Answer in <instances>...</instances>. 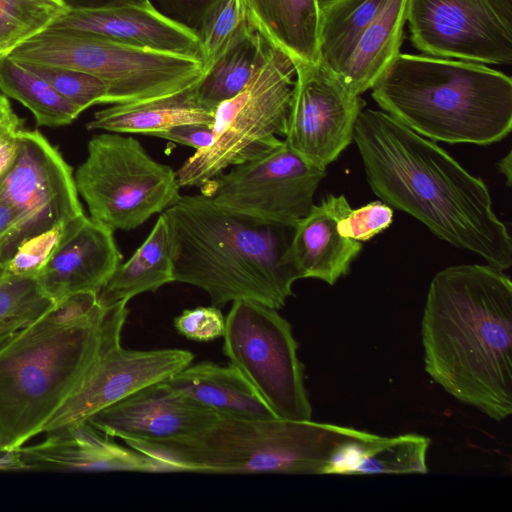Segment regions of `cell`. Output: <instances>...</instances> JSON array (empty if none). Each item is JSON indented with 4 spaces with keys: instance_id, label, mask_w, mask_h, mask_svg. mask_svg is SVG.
<instances>
[{
    "instance_id": "cell-1",
    "label": "cell",
    "mask_w": 512,
    "mask_h": 512,
    "mask_svg": "<svg viewBox=\"0 0 512 512\" xmlns=\"http://www.w3.org/2000/svg\"><path fill=\"white\" fill-rule=\"evenodd\" d=\"M353 141L367 182L387 205L422 222L449 244L504 271L512 265V239L492 209L486 184L434 141L389 114L363 109Z\"/></svg>"
},
{
    "instance_id": "cell-2",
    "label": "cell",
    "mask_w": 512,
    "mask_h": 512,
    "mask_svg": "<svg viewBox=\"0 0 512 512\" xmlns=\"http://www.w3.org/2000/svg\"><path fill=\"white\" fill-rule=\"evenodd\" d=\"M424 369L459 402L495 421L512 412V282L490 265L462 264L429 285Z\"/></svg>"
},
{
    "instance_id": "cell-3",
    "label": "cell",
    "mask_w": 512,
    "mask_h": 512,
    "mask_svg": "<svg viewBox=\"0 0 512 512\" xmlns=\"http://www.w3.org/2000/svg\"><path fill=\"white\" fill-rule=\"evenodd\" d=\"M129 309L99 304L97 294L54 305L0 353V451L43 433L98 357L120 344Z\"/></svg>"
},
{
    "instance_id": "cell-4",
    "label": "cell",
    "mask_w": 512,
    "mask_h": 512,
    "mask_svg": "<svg viewBox=\"0 0 512 512\" xmlns=\"http://www.w3.org/2000/svg\"><path fill=\"white\" fill-rule=\"evenodd\" d=\"M173 242L174 280L204 290L213 306L253 300L280 309L299 279L290 245L296 224L267 220L184 195L163 211Z\"/></svg>"
},
{
    "instance_id": "cell-5",
    "label": "cell",
    "mask_w": 512,
    "mask_h": 512,
    "mask_svg": "<svg viewBox=\"0 0 512 512\" xmlns=\"http://www.w3.org/2000/svg\"><path fill=\"white\" fill-rule=\"evenodd\" d=\"M371 89L385 113L432 141L488 145L512 129V80L481 63L399 53Z\"/></svg>"
},
{
    "instance_id": "cell-6",
    "label": "cell",
    "mask_w": 512,
    "mask_h": 512,
    "mask_svg": "<svg viewBox=\"0 0 512 512\" xmlns=\"http://www.w3.org/2000/svg\"><path fill=\"white\" fill-rule=\"evenodd\" d=\"M367 434L312 420L218 417L182 437L125 443L158 458L171 472L332 474L343 445Z\"/></svg>"
},
{
    "instance_id": "cell-7",
    "label": "cell",
    "mask_w": 512,
    "mask_h": 512,
    "mask_svg": "<svg viewBox=\"0 0 512 512\" xmlns=\"http://www.w3.org/2000/svg\"><path fill=\"white\" fill-rule=\"evenodd\" d=\"M8 56L89 73L107 85L110 104L165 97L195 86L205 74L203 62L196 58L71 30L45 29Z\"/></svg>"
},
{
    "instance_id": "cell-8",
    "label": "cell",
    "mask_w": 512,
    "mask_h": 512,
    "mask_svg": "<svg viewBox=\"0 0 512 512\" xmlns=\"http://www.w3.org/2000/svg\"><path fill=\"white\" fill-rule=\"evenodd\" d=\"M295 76V61L269 43L246 86L215 109L213 140L176 171L179 186L200 187L227 168L280 144L286 134Z\"/></svg>"
},
{
    "instance_id": "cell-9",
    "label": "cell",
    "mask_w": 512,
    "mask_h": 512,
    "mask_svg": "<svg viewBox=\"0 0 512 512\" xmlns=\"http://www.w3.org/2000/svg\"><path fill=\"white\" fill-rule=\"evenodd\" d=\"M75 173L90 218L112 231L132 230L181 197L176 172L155 161L132 136L105 132L91 137Z\"/></svg>"
},
{
    "instance_id": "cell-10",
    "label": "cell",
    "mask_w": 512,
    "mask_h": 512,
    "mask_svg": "<svg viewBox=\"0 0 512 512\" xmlns=\"http://www.w3.org/2000/svg\"><path fill=\"white\" fill-rule=\"evenodd\" d=\"M223 338L225 356L277 418L312 420L298 343L277 309L253 300L232 302Z\"/></svg>"
},
{
    "instance_id": "cell-11",
    "label": "cell",
    "mask_w": 512,
    "mask_h": 512,
    "mask_svg": "<svg viewBox=\"0 0 512 512\" xmlns=\"http://www.w3.org/2000/svg\"><path fill=\"white\" fill-rule=\"evenodd\" d=\"M325 176V168L308 162L283 139L265 154L230 167L200 188L229 209L296 224L311 210Z\"/></svg>"
},
{
    "instance_id": "cell-12",
    "label": "cell",
    "mask_w": 512,
    "mask_h": 512,
    "mask_svg": "<svg viewBox=\"0 0 512 512\" xmlns=\"http://www.w3.org/2000/svg\"><path fill=\"white\" fill-rule=\"evenodd\" d=\"M414 47L481 64L512 62V0H408Z\"/></svg>"
},
{
    "instance_id": "cell-13",
    "label": "cell",
    "mask_w": 512,
    "mask_h": 512,
    "mask_svg": "<svg viewBox=\"0 0 512 512\" xmlns=\"http://www.w3.org/2000/svg\"><path fill=\"white\" fill-rule=\"evenodd\" d=\"M364 107L362 98L319 62L296 63L284 140L308 162L326 169L353 141Z\"/></svg>"
},
{
    "instance_id": "cell-14",
    "label": "cell",
    "mask_w": 512,
    "mask_h": 512,
    "mask_svg": "<svg viewBox=\"0 0 512 512\" xmlns=\"http://www.w3.org/2000/svg\"><path fill=\"white\" fill-rule=\"evenodd\" d=\"M18 157L0 181V199L18 213L24 239L84 214L72 170L37 130H20Z\"/></svg>"
},
{
    "instance_id": "cell-15",
    "label": "cell",
    "mask_w": 512,
    "mask_h": 512,
    "mask_svg": "<svg viewBox=\"0 0 512 512\" xmlns=\"http://www.w3.org/2000/svg\"><path fill=\"white\" fill-rule=\"evenodd\" d=\"M193 359L194 355L184 349L129 350L121 343L114 345L98 357L80 386L47 422L43 433L86 422L133 392L173 376Z\"/></svg>"
},
{
    "instance_id": "cell-16",
    "label": "cell",
    "mask_w": 512,
    "mask_h": 512,
    "mask_svg": "<svg viewBox=\"0 0 512 512\" xmlns=\"http://www.w3.org/2000/svg\"><path fill=\"white\" fill-rule=\"evenodd\" d=\"M218 417L162 380L100 410L87 422L124 442L164 441L194 433Z\"/></svg>"
},
{
    "instance_id": "cell-17",
    "label": "cell",
    "mask_w": 512,
    "mask_h": 512,
    "mask_svg": "<svg viewBox=\"0 0 512 512\" xmlns=\"http://www.w3.org/2000/svg\"><path fill=\"white\" fill-rule=\"evenodd\" d=\"M113 232L85 214L65 223L37 277L42 292L55 304L78 293L98 294L122 260Z\"/></svg>"
},
{
    "instance_id": "cell-18",
    "label": "cell",
    "mask_w": 512,
    "mask_h": 512,
    "mask_svg": "<svg viewBox=\"0 0 512 512\" xmlns=\"http://www.w3.org/2000/svg\"><path fill=\"white\" fill-rule=\"evenodd\" d=\"M47 29L88 33L129 46L192 57L203 62L197 31L164 15L152 4L69 10Z\"/></svg>"
},
{
    "instance_id": "cell-19",
    "label": "cell",
    "mask_w": 512,
    "mask_h": 512,
    "mask_svg": "<svg viewBox=\"0 0 512 512\" xmlns=\"http://www.w3.org/2000/svg\"><path fill=\"white\" fill-rule=\"evenodd\" d=\"M46 434L43 441L18 449L27 470L171 472L158 458L119 445L87 421Z\"/></svg>"
},
{
    "instance_id": "cell-20",
    "label": "cell",
    "mask_w": 512,
    "mask_h": 512,
    "mask_svg": "<svg viewBox=\"0 0 512 512\" xmlns=\"http://www.w3.org/2000/svg\"><path fill=\"white\" fill-rule=\"evenodd\" d=\"M351 209L344 195L325 196L296 223L290 245L292 263L301 278L335 284L348 274L362 243L340 235L337 224Z\"/></svg>"
},
{
    "instance_id": "cell-21",
    "label": "cell",
    "mask_w": 512,
    "mask_h": 512,
    "mask_svg": "<svg viewBox=\"0 0 512 512\" xmlns=\"http://www.w3.org/2000/svg\"><path fill=\"white\" fill-rule=\"evenodd\" d=\"M165 381L171 388L219 417L277 418L251 383L231 363H191Z\"/></svg>"
},
{
    "instance_id": "cell-22",
    "label": "cell",
    "mask_w": 512,
    "mask_h": 512,
    "mask_svg": "<svg viewBox=\"0 0 512 512\" xmlns=\"http://www.w3.org/2000/svg\"><path fill=\"white\" fill-rule=\"evenodd\" d=\"M214 111L197 99L195 86L152 100L113 104L99 110L88 130L155 136L173 126L191 123L213 125Z\"/></svg>"
},
{
    "instance_id": "cell-23",
    "label": "cell",
    "mask_w": 512,
    "mask_h": 512,
    "mask_svg": "<svg viewBox=\"0 0 512 512\" xmlns=\"http://www.w3.org/2000/svg\"><path fill=\"white\" fill-rule=\"evenodd\" d=\"M250 25L296 63H318L320 0H241Z\"/></svg>"
},
{
    "instance_id": "cell-24",
    "label": "cell",
    "mask_w": 512,
    "mask_h": 512,
    "mask_svg": "<svg viewBox=\"0 0 512 512\" xmlns=\"http://www.w3.org/2000/svg\"><path fill=\"white\" fill-rule=\"evenodd\" d=\"M175 282L173 242L162 212L148 237L124 264H120L97 294L98 302L109 307L144 292H155Z\"/></svg>"
},
{
    "instance_id": "cell-25",
    "label": "cell",
    "mask_w": 512,
    "mask_h": 512,
    "mask_svg": "<svg viewBox=\"0 0 512 512\" xmlns=\"http://www.w3.org/2000/svg\"><path fill=\"white\" fill-rule=\"evenodd\" d=\"M408 0H388L360 37L349 60L336 75L353 94L360 96L400 53Z\"/></svg>"
},
{
    "instance_id": "cell-26",
    "label": "cell",
    "mask_w": 512,
    "mask_h": 512,
    "mask_svg": "<svg viewBox=\"0 0 512 512\" xmlns=\"http://www.w3.org/2000/svg\"><path fill=\"white\" fill-rule=\"evenodd\" d=\"M388 0H320L319 63L337 75Z\"/></svg>"
},
{
    "instance_id": "cell-27",
    "label": "cell",
    "mask_w": 512,
    "mask_h": 512,
    "mask_svg": "<svg viewBox=\"0 0 512 512\" xmlns=\"http://www.w3.org/2000/svg\"><path fill=\"white\" fill-rule=\"evenodd\" d=\"M269 42L251 25L207 68L195 85L199 102L215 111L237 95L262 61Z\"/></svg>"
},
{
    "instance_id": "cell-28",
    "label": "cell",
    "mask_w": 512,
    "mask_h": 512,
    "mask_svg": "<svg viewBox=\"0 0 512 512\" xmlns=\"http://www.w3.org/2000/svg\"><path fill=\"white\" fill-rule=\"evenodd\" d=\"M0 91L28 108L40 126L68 125L82 113L46 80L8 55L0 57Z\"/></svg>"
},
{
    "instance_id": "cell-29",
    "label": "cell",
    "mask_w": 512,
    "mask_h": 512,
    "mask_svg": "<svg viewBox=\"0 0 512 512\" xmlns=\"http://www.w3.org/2000/svg\"><path fill=\"white\" fill-rule=\"evenodd\" d=\"M54 305L42 292L36 278L0 271V353Z\"/></svg>"
},
{
    "instance_id": "cell-30",
    "label": "cell",
    "mask_w": 512,
    "mask_h": 512,
    "mask_svg": "<svg viewBox=\"0 0 512 512\" xmlns=\"http://www.w3.org/2000/svg\"><path fill=\"white\" fill-rule=\"evenodd\" d=\"M68 11L58 0H0V52L8 55Z\"/></svg>"
},
{
    "instance_id": "cell-31",
    "label": "cell",
    "mask_w": 512,
    "mask_h": 512,
    "mask_svg": "<svg viewBox=\"0 0 512 512\" xmlns=\"http://www.w3.org/2000/svg\"><path fill=\"white\" fill-rule=\"evenodd\" d=\"M428 437L409 433L395 437H382L372 444L357 471L363 474H425Z\"/></svg>"
},
{
    "instance_id": "cell-32",
    "label": "cell",
    "mask_w": 512,
    "mask_h": 512,
    "mask_svg": "<svg viewBox=\"0 0 512 512\" xmlns=\"http://www.w3.org/2000/svg\"><path fill=\"white\" fill-rule=\"evenodd\" d=\"M250 23L241 0H221L197 30L205 71Z\"/></svg>"
},
{
    "instance_id": "cell-33",
    "label": "cell",
    "mask_w": 512,
    "mask_h": 512,
    "mask_svg": "<svg viewBox=\"0 0 512 512\" xmlns=\"http://www.w3.org/2000/svg\"><path fill=\"white\" fill-rule=\"evenodd\" d=\"M21 63L46 80L81 112L93 105L110 104L107 85L89 73L43 64Z\"/></svg>"
},
{
    "instance_id": "cell-34",
    "label": "cell",
    "mask_w": 512,
    "mask_h": 512,
    "mask_svg": "<svg viewBox=\"0 0 512 512\" xmlns=\"http://www.w3.org/2000/svg\"><path fill=\"white\" fill-rule=\"evenodd\" d=\"M64 224L24 239L15 252L0 264V271L37 279L60 239Z\"/></svg>"
},
{
    "instance_id": "cell-35",
    "label": "cell",
    "mask_w": 512,
    "mask_h": 512,
    "mask_svg": "<svg viewBox=\"0 0 512 512\" xmlns=\"http://www.w3.org/2000/svg\"><path fill=\"white\" fill-rule=\"evenodd\" d=\"M392 222V207L378 200L357 209L351 208L338 221L337 229L340 235L363 242L386 230Z\"/></svg>"
},
{
    "instance_id": "cell-36",
    "label": "cell",
    "mask_w": 512,
    "mask_h": 512,
    "mask_svg": "<svg viewBox=\"0 0 512 512\" xmlns=\"http://www.w3.org/2000/svg\"><path fill=\"white\" fill-rule=\"evenodd\" d=\"M175 329L189 340L210 342L223 337L225 318L216 306L185 309L174 319Z\"/></svg>"
},
{
    "instance_id": "cell-37",
    "label": "cell",
    "mask_w": 512,
    "mask_h": 512,
    "mask_svg": "<svg viewBox=\"0 0 512 512\" xmlns=\"http://www.w3.org/2000/svg\"><path fill=\"white\" fill-rule=\"evenodd\" d=\"M160 5L175 16L173 19L198 30L210 11L221 0H158Z\"/></svg>"
},
{
    "instance_id": "cell-38",
    "label": "cell",
    "mask_w": 512,
    "mask_h": 512,
    "mask_svg": "<svg viewBox=\"0 0 512 512\" xmlns=\"http://www.w3.org/2000/svg\"><path fill=\"white\" fill-rule=\"evenodd\" d=\"M24 240V227L15 209L0 199V264L5 262Z\"/></svg>"
},
{
    "instance_id": "cell-39",
    "label": "cell",
    "mask_w": 512,
    "mask_h": 512,
    "mask_svg": "<svg viewBox=\"0 0 512 512\" xmlns=\"http://www.w3.org/2000/svg\"><path fill=\"white\" fill-rule=\"evenodd\" d=\"M154 137L183 144L200 150L211 144L213 140L212 125L202 123L182 124L157 133Z\"/></svg>"
},
{
    "instance_id": "cell-40",
    "label": "cell",
    "mask_w": 512,
    "mask_h": 512,
    "mask_svg": "<svg viewBox=\"0 0 512 512\" xmlns=\"http://www.w3.org/2000/svg\"><path fill=\"white\" fill-rule=\"evenodd\" d=\"M18 132L0 136V181L13 167L20 150Z\"/></svg>"
},
{
    "instance_id": "cell-41",
    "label": "cell",
    "mask_w": 512,
    "mask_h": 512,
    "mask_svg": "<svg viewBox=\"0 0 512 512\" xmlns=\"http://www.w3.org/2000/svg\"><path fill=\"white\" fill-rule=\"evenodd\" d=\"M69 10H93L124 5H150V0H58Z\"/></svg>"
},
{
    "instance_id": "cell-42",
    "label": "cell",
    "mask_w": 512,
    "mask_h": 512,
    "mask_svg": "<svg viewBox=\"0 0 512 512\" xmlns=\"http://www.w3.org/2000/svg\"><path fill=\"white\" fill-rule=\"evenodd\" d=\"M23 128V121L14 113L10 102L0 93V136L15 133Z\"/></svg>"
},
{
    "instance_id": "cell-43",
    "label": "cell",
    "mask_w": 512,
    "mask_h": 512,
    "mask_svg": "<svg viewBox=\"0 0 512 512\" xmlns=\"http://www.w3.org/2000/svg\"><path fill=\"white\" fill-rule=\"evenodd\" d=\"M27 470L18 450L0 451V471Z\"/></svg>"
},
{
    "instance_id": "cell-44",
    "label": "cell",
    "mask_w": 512,
    "mask_h": 512,
    "mask_svg": "<svg viewBox=\"0 0 512 512\" xmlns=\"http://www.w3.org/2000/svg\"><path fill=\"white\" fill-rule=\"evenodd\" d=\"M497 168L506 178V185L511 187V152L504 156L498 163Z\"/></svg>"
},
{
    "instance_id": "cell-45",
    "label": "cell",
    "mask_w": 512,
    "mask_h": 512,
    "mask_svg": "<svg viewBox=\"0 0 512 512\" xmlns=\"http://www.w3.org/2000/svg\"><path fill=\"white\" fill-rule=\"evenodd\" d=\"M0 54H2V53L0 52ZM2 55H3V54H2Z\"/></svg>"
}]
</instances>
